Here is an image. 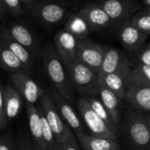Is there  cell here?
I'll return each instance as SVG.
<instances>
[{"label": "cell", "mask_w": 150, "mask_h": 150, "mask_svg": "<svg viewBox=\"0 0 150 150\" xmlns=\"http://www.w3.org/2000/svg\"><path fill=\"white\" fill-rule=\"evenodd\" d=\"M42 58L46 72L53 88L55 89L69 103L73 101V85L68 76L66 67L57 54L54 44L46 43L42 49Z\"/></svg>", "instance_id": "6da1fadb"}, {"label": "cell", "mask_w": 150, "mask_h": 150, "mask_svg": "<svg viewBox=\"0 0 150 150\" xmlns=\"http://www.w3.org/2000/svg\"><path fill=\"white\" fill-rule=\"evenodd\" d=\"M68 76L81 97L97 98L98 96L99 75L78 58L65 66Z\"/></svg>", "instance_id": "7a4b0ae2"}, {"label": "cell", "mask_w": 150, "mask_h": 150, "mask_svg": "<svg viewBox=\"0 0 150 150\" xmlns=\"http://www.w3.org/2000/svg\"><path fill=\"white\" fill-rule=\"evenodd\" d=\"M124 133L134 150H150V127L143 112L134 111L127 114Z\"/></svg>", "instance_id": "3957f363"}, {"label": "cell", "mask_w": 150, "mask_h": 150, "mask_svg": "<svg viewBox=\"0 0 150 150\" xmlns=\"http://www.w3.org/2000/svg\"><path fill=\"white\" fill-rule=\"evenodd\" d=\"M40 106L44 112V114L48 121V124L51 129L53 130L58 142L64 143L68 138L74 135L72 130L64 122L62 116L60 115L50 93L45 91V93L40 98Z\"/></svg>", "instance_id": "277c9868"}, {"label": "cell", "mask_w": 150, "mask_h": 150, "mask_svg": "<svg viewBox=\"0 0 150 150\" xmlns=\"http://www.w3.org/2000/svg\"><path fill=\"white\" fill-rule=\"evenodd\" d=\"M76 106L83 123L87 127L89 131L91 133V135L117 140L118 134L114 133L93 111L90 104L87 102L85 97H81L77 99Z\"/></svg>", "instance_id": "5b68a950"}, {"label": "cell", "mask_w": 150, "mask_h": 150, "mask_svg": "<svg viewBox=\"0 0 150 150\" xmlns=\"http://www.w3.org/2000/svg\"><path fill=\"white\" fill-rule=\"evenodd\" d=\"M10 79L11 85L20 93L26 103L34 105L45 93V91L28 75V73H11Z\"/></svg>", "instance_id": "8992f818"}, {"label": "cell", "mask_w": 150, "mask_h": 150, "mask_svg": "<svg viewBox=\"0 0 150 150\" xmlns=\"http://www.w3.org/2000/svg\"><path fill=\"white\" fill-rule=\"evenodd\" d=\"M105 54V47L89 39L78 40L76 58L97 73H99Z\"/></svg>", "instance_id": "52a82bcc"}, {"label": "cell", "mask_w": 150, "mask_h": 150, "mask_svg": "<svg viewBox=\"0 0 150 150\" xmlns=\"http://www.w3.org/2000/svg\"><path fill=\"white\" fill-rule=\"evenodd\" d=\"M50 95L62 120L69 127V128L76 134V136L84 134L85 132L83 121L80 116L76 112L74 108L71 106L70 103L54 88L51 91Z\"/></svg>", "instance_id": "ba28073f"}, {"label": "cell", "mask_w": 150, "mask_h": 150, "mask_svg": "<svg viewBox=\"0 0 150 150\" xmlns=\"http://www.w3.org/2000/svg\"><path fill=\"white\" fill-rule=\"evenodd\" d=\"M112 21H127L136 12L138 4L132 0H102L98 3Z\"/></svg>", "instance_id": "9c48e42d"}, {"label": "cell", "mask_w": 150, "mask_h": 150, "mask_svg": "<svg viewBox=\"0 0 150 150\" xmlns=\"http://www.w3.org/2000/svg\"><path fill=\"white\" fill-rule=\"evenodd\" d=\"M131 70L130 64L127 62L116 72L107 75H99V80L121 100H123L125 98L127 89L130 85Z\"/></svg>", "instance_id": "30bf717a"}, {"label": "cell", "mask_w": 150, "mask_h": 150, "mask_svg": "<svg viewBox=\"0 0 150 150\" xmlns=\"http://www.w3.org/2000/svg\"><path fill=\"white\" fill-rule=\"evenodd\" d=\"M77 43L78 40L64 29L54 35V47L65 66L76 58Z\"/></svg>", "instance_id": "8fae6325"}, {"label": "cell", "mask_w": 150, "mask_h": 150, "mask_svg": "<svg viewBox=\"0 0 150 150\" xmlns=\"http://www.w3.org/2000/svg\"><path fill=\"white\" fill-rule=\"evenodd\" d=\"M119 39L123 47L129 52H137L142 49L149 35L139 31L130 22L122 23L119 29Z\"/></svg>", "instance_id": "7c38bea8"}, {"label": "cell", "mask_w": 150, "mask_h": 150, "mask_svg": "<svg viewBox=\"0 0 150 150\" xmlns=\"http://www.w3.org/2000/svg\"><path fill=\"white\" fill-rule=\"evenodd\" d=\"M33 15L46 25H55L60 23L66 16L67 10L56 3H38L32 10Z\"/></svg>", "instance_id": "4fadbf2b"}, {"label": "cell", "mask_w": 150, "mask_h": 150, "mask_svg": "<svg viewBox=\"0 0 150 150\" xmlns=\"http://www.w3.org/2000/svg\"><path fill=\"white\" fill-rule=\"evenodd\" d=\"M79 13L87 21L91 31H102L109 28L112 20L98 4H88L83 7Z\"/></svg>", "instance_id": "5bb4252c"}, {"label": "cell", "mask_w": 150, "mask_h": 150, "mask_svg": "<svg viewBox=\"0 0 150 150\" xmlns=\"http://www.w3.org/2000/svg\"><path fill=\"white\" fill-rule=\"evenodd\" d=\"M124 99L136 111L150 112V86L130 84Z\"/></svg>", "instance_id": "9a60e30c"}, {"label": "cell", "mask_w": 150, "mask_h": 150, "mask_svg": "<svg viewBox=\"0 0 150 150\" xmlns=\"http://www.w3.org/2000/svg\"><path fill=\"white\" fill-rule=\"evenodd\" d=\"M76 138L83 150H121L115 139L95 136L86 133L77 135Z\"/></svg>", "instance_id": "2e32d148"}, {"label": "cell", "mask_w": 150, "mask_h": 150, "mask_svg": "<svg viewBox=\"0 0 150 150\" xmlns=\"http://www.w3.org/2000/svg\"><path fill=\"white\" fill-rule=\"evenodd\" d=\"M98 97L103 105L109 112L117 127H120V107L122 100L113 91L108 89L100 80L98 84Z\"/></svg>", "instance_id": "e0dca14e"}, {"label": "cell", "mask_w": 150, "mask_h": 150, "mask_svg": "<svg viewBox=\"0 0 150 150\" xmlns=\"http://www.w3.org/2000/svg\"><path fill=\"white\" fill-rule=\"evenodd\" d=\"M26 111L28 116L29 130L33 147L37 149L47 150L42 135L40 118L38 108H36L33 104L26 103Z\"/></svg>", "instance_id": "ac0fdd59"}, {"label": "cell", "mask_w": 150, "mask_h": 150, "mask_svg": "<svg viewBox=\"0 0 150 150\" xmlns=\"http://www.w3.org/2000/svg\"><path fill=\"white\" fill-rule=\"evenodd\" d=\"M127 62H129L119 49L112 47H105L104 58L98 75H107L116 72Z\"/></svg>", "instance_id": "d6986e66"}, {"label": "cell", "mask_w": 150, "mask_h": 150, "mask_svg": "<svg viewBox=\"0 0 150 150\" xmlns=\"http://www.w3.org/2000/svg\"><path fill=\"white\" fill-rule=\"evenodd\" d=\"M0 40L8 47V48L21 61V62L30 70L33 66V61L31 52L15 40L8 33L6 28H2L0 31Z\"/></svg>", "instance_id": "ffe728a7"}, {"label": "cell", "mask_w": 150, "mask_h": 150, "mask_svg": "<svg viewBox=\"0 0 150 150\" xmlns=\"http://www.w3.org/2000/svg\"><path fill=\"white\" fill-rule=\"evenodd\" d=\"M3 93L6 117L8 120H13L21 111L24 98L11 84L5 85L3 90Z\"/></svg>", "instance_id": "44dd1931"}, {"label": "cell", "mask_w": 150, "mask_h": 150, "mask_svg": "<svg viewBox=\"0 0 150 150\" xmlns=\"http://www.w3.org/2000/svg\"><path fill=\"white\" fill-rule=\"evenodd\" d=\"M6 29L15 40L26 47L31 53L37 52V40L27 26L23 24L13 23L11 24Z\"/></svg>", "instance_id": "7402d4cb"}, {"label": "cell", "mask_w": 150, "mask_h": 150, "mask_svg": "<svg viewBox=\"0 0 150 150\" xmlns=\"http://www.w3.org/2000/svg\"><path fill=\"white\" fill-rule=\"evenodd\" d=\"M0 66L11 73H28L29 69L0 40Z\"/></svg>", "instance_id": "603a6c76"}, {"label": "cell", "mask_w": 150, "mask_h": 150, "mask_svg": "<svg viewBox=\"0 0 150 150\" xmlns=\"http://www.w3.org/2000/svg\"><path fill=\"white\" fill-rule=\"evenodd\" d=\"M64 30L74 35L78 40L86 39L91 32L87 21L78 12L71 14L66 20Z\"/></svg>", "instance_id": "cb8c5ba5"}, {"label": "cell", "mask_w": 150, "mask_h": 150, "mask_svg": "<svg viewBox=\"0 0 150 150\" xmlns=\"http://www.w3.org/2000/svg\"><path fill=\"white\" fill-rule=\"evenodd\" d=\"M85 98H86L87 102L90 104L91 107L93 109V111L105 122V124L114 133H116L118 134H119V131H120V127H117V125L113 121L112 116L110 115L109 112L103 105V104L101 103V101L99 100V98H89V97H85Z\"/></svg>", "instance_id": "d4e9b609"}, {"label": "cell", "mask_w": 150, "mask_h": 150, "mask_svg": "<svg viewBox=\"0 0 150 150\" xmlns=\"http://www.w3.org/2000/svg\"><path fill=\"white\" fill-rule=\"evenodd\" d=\"M130 84L150 86V66L139 63L132 69Z\"/></svg>", "instance_id": "484cf974"}, {"label": "cell", "mask_w": 150, "mask_h": 150, "mask_svg": "<svg viewBox=\"0 0 150 150\" xmlns=\"http://www.w3.org/2000/svg\"><path fill=\"white\" fill-rule=\"evenodd\" d=\"M38 111H39L40 118L42 135H43V139H44L45 144L47 146V150H54L58 144V141L56 140V137H55L53 130L51 129V127L48 124V121L44 114V112L42 111L40 106L38 108Z\"/></svg>", "instance_id": "4316f807"}, {"label": "cell", "mask_w": 150, "mask_h": 150, "mask_svg": "<svg viewBox=\"0 0 150 150\" xmlns=\"http://www.w3.org/2000/svg\"><path fill=\"white\" fill-rule=\"evenodd\" d=\"M130 22L139 31L150 34V11L148 9L136 11L130 18Z\"/></svg>", "instance_id": "83f0119b"}, {"label": "cell", "mask_w": 150, "mask_h": 150, "mask_svg": "<svg viewBox=\"0 0 150 150\" xmlns=\"http://www.w3.org/2000/svg\"><path fill=\"white\" fill-rule=\"evenodd\" d=\"M6 10L13 16H20L23 14V7L21 0H2Z\"/></svg>", "instance_id": "f1b7e54d"}, {"label": "cell", "mask_w": 150, "mask_h": 150, "mask_svg": "<svg viewBox=\"0 0 150 150\" xmlns=\"http://www.w3.org/2000/svg\"><path fill=\"white\" fill-rule=\"evenodd\" d=\"M4 87L0 81V130L5 129L8 124V119L5 114L4 109V93H3Z\"/></svg>", "instance_id": "f546056e"}, {"label": "cell", "mask_w": 150, "mask_h": 150, "mask_svg": "<svg viewBox=\"0 0 150 150\" xmlns=\"http://www.w3.org/2000/svg\"><path fill=\"white\" fill-rule=\"evenodd\" d=\"M139 62L142 64L150 66V44L149 43L144 48H142L139 54Z\"/></svg>", "instance_id": "4dcf8cb0"}, {"label": "cell", "mask_w": 150, "mask_h": 150, "mask_svg": "<svg viewBox=\"0 0 150 150\" xmlns=\"http://www.w3.org/2000/svg\"><path fill=\"white\" fill-rule=\"evenodd\" d=\"M0 150H15L14 144L10 136H0Z\"/></svg>", "instance_id": "1f68e13d"}, {"label": "cell", "mask_w": 150, "mask_h": 150, "mask_svg": "<svg viewBox=\"0 0 150 150\" xmlns=\"http://www.w3.org/2000/svg\"><path fill=\"white\" fill-rule=\"evenodd\" d=\"M64 145V149L65 150H80L79 148V144L77 143L76 137L73 135L69 138H68L64 143H62Z\"/></svg>", "instance_id": "d6a6232c"}, {"label": "cell", "mask_w": 150, "mask_h": 150, "mask_svg": "<svg viewBox=\"0 0 150 150\" xmlns=\"http://www.w3.org/2000/svg\"><path fill=\"white\" fill-rule=\"evenodd\" d=\"M18 150H35L34 147L33 145V142H31V141L25 137V136H22L21 140H19L18 142Z\"/></svg>", "instance_id": "836d02e7"}, {"label": "cell", "mask_w": 150, "mask_h": 150, "mask_svg": "<svg viewBox=\"0 0 150 150\" xmlns=\"http://www.w3.org/2000/svg\"><path fill=\"white\" fill-rule=\"evenodd\" d=\"M21 2L23 4H25L30 10H32L39 3L38 0H21Z\"/></svg>", "instance_id": "e575fe53"}, {"label": "cell", "mask_w": 150, "mask_h": 150, "mask_svg": "<svg viewBox=\"0 0 150 150\" xmlns=\"http://www.w3.org/2000/svg\"><path fill=\"white\" fill-rule=\"evenodd\" d=\"M5 11H6V9H5V7H4V5L3 4V1L0 0V17H3L4 15Z\"/></svg>", "instance_id": "d590c367"}, {"label": "cell", "mask_w": 150, "mask_h": 150, "mask_svg": "<svg viewBox=\"0 0 150 150\" xmlns=\"http://www.w3.org/2000/svg\"><path fill=\"white\" fill-rule=\"evenodd\" d=\"M54 150H65V149H64V145H63L62 143L58 142V144H57V146H56V148H55V149Z\"/></svg>", "instance_id": "8d00e7d4"}, {"label": "cell", "mask_w": 150, "mask_h": 150, "mask_svg": "<svg viewBox=\"0 0 150 150\" xmlns=\"http://www.w3.org/2000/svg\"><path fill=\"white\" fill-rule=\"evenodd\" d=\"M142 1H143V4L146 6V9L150 11V0H142Z\"/></svg>", "instance_id": "74e56055"}, {"label": "cell", "mask_w": 150, "mask_h": 150, "mask_svg": "<svg viewBox=\"0 0 150 150\" xmlns=\"http://www.w3.org/2000/svg\"><path fill=\"white\" fill-rule=\"evenodd\" d=\"M144 113H145V117H146L147 121H148V123H149L150 127V112H144Z\"/></svg>", "instance_id": "f35d334b"}, {"label": "cell", "mask_w": 150, "mask_h": 150, "mask_svg": "<svg viewBox=\"0 0 150 150\" xmlns=\"http://www.w3.org/2000/svg\"><path fill=\"white\" fill-rule=\"evenodd\" d=\"M35 150H45V149H37V148H34Z\"/></svg>", "instance_id": "ab89813d"}, {"label": "cell", "mask_w": 150, "mask_h": 150, "mask_svg": "<svg viewBox=\"0 0 150 150\" xmlns=\"http://www.w3.org/2000/svg\"><path fill=\"white\" fill-rule=\"evenodd\" d=\"M149 44H150V43H149Z\"/></svg>", "instance_id": "60d3db41"}]
</instances>
